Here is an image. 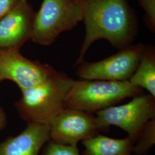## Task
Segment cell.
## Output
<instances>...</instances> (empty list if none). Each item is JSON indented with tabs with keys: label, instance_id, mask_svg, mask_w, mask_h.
Segmentation results:
<instances>
[{
	"label": "cell",
	"instance_id": "cell-18",
	"mask_svg": "<svg viewBox=\"0 0 155 155\" xmlns=\"http://www.w3.org/2000/svg\"><path fill=\"white\" fill-rule=\"evenodd\" d=\"M20 2H28V0H18Z\"/></svg>",
	"mask_w": 155,
	"mask_h": 155
},
{
	"label": "cell",
	"instance_id": "cell-6",
	"mask_svg": "<svg viewBox=\"0 0 155 155\" xmlns=\"http://www.w3.org/2000/svg\"><path fill=\"white\" fill-rule=\"evenodd\" d=\"M144 45H129L108 58L95 62L83 61L77 66L80 79L129 81L139 65Z\"/></svg>",
	"mask_w": 155,
	"mask_h": 155
},
{
	"label": "cell",
	"instance_id": "cell-10",
	"mask_svg": "<svg viewBox=\"0 0 155 155\" xmlns=\"http://www.w3.org/2000/svg\"><path fill=\"white\" fill-rule=\"evenodd\" d=\"M50 140L49 125L27 124L20 134L0 142V155H39Z\"/></svg>",
	"mask_w": 155,
	"mask_h": 155
},
{
	"label": "cell",
	"instance_id": "cell-11",
	"mask_svg": "<svg viewBox=\"0 0 155 155\" xmlns=\"http://www.w3.org/2000/svg\"><path fill=\"white\" fill-rule=\"evenodd\" d=\"M84 150L82 155H133L134 141L127 136L114 139L99 133L81 142Z\"/></svg>",
	"mask_w": 155,
	"mask_h": 155
},
{
	"label": "cell",
	"instance_id": "cell-8",
	"mask_svg": "<svg viewBox=\"0 0 155 155\" xmlns=\"http://www.w3.org/2000/svg\"><path fill=\"white\" fill-rule=\"evenodd\" d=\"M20 50L0 48V78L16 83L21 91L44 82L55 70L24 57Z\"/></svg>",
	"mask_w": 155,
	"mask_h": 155
},
{
	"label": "cell",
	"instance_id": "cell-9",
	"mask_svg": "<svg viewBox=\"0 0 155 155\" xmlns=\"http://www.w3.org/2000/svg\"><path fill=\"white\" fill-rule=\"evenodd\" d=\"M35 14L28 2L18 1L0 20V48L20 50L31 39Z\"/></svg>",
	"mask_w": 155,
	"mask_h": 155
},
{
	"label": "cell",
	"instance_id": "cell-2",
	"mask_svg": "<svg viewBox=\"0 0 155 155\" xmlns=\"http://www.w3.org/2000/svg\"><path fill=\"white\" fill-rule=\"evenodd\" d=\"M75 80L66 73L55 70L44 82L21 91L15 103L19 117L24 121L50 125L64 108L67 95Z\"/></svg>",
	"mask_w": 155,
	"mask_h": 155
},
{
	"label": "cell",
	"instance_id": "cell-15",
	"mask_svg": "<svg viewBox=\"0 0 155 155\" xmlns=\"http://www.w3.org/2000/svg\"><path fill=\"white\" fill-rule=\"evenodd\" d=\"M145 11V22L150 32H155V0H139Z\"/></svg>",
	"mask_w": 155,
	"mask_h": 155
},
{
	"label": "cell",
	"instance_id": "cell-5",
	"mask_svg": "<svg viewBox=\"0 0 155 155\" xmlns=\"http://www.w3.org/2000/svg\"><path fill=\"white\" fill-rule=\"evenodd\" d=\"M102 130L115 126L124 130L135 142L144 125L155 118V97L139 94L127 104L114 105L94 113Z\"/></svg>",
	"mask_w": 155,
	"mask_h": 155
},
{
	"label": "cell",
	"instance_id": "cell-14",
	"mask_svg": "<svg viewBox=\"0 0 155 155\" xmlns=\"http://www.w3.org/2000/svg\"><path fill=\"white\" fill-rule=\"evenodd\" d=\"M42 155H80L78 147L58 144L50 140L42 150Z\"/></svg>",
	"mask_w": 155,
	"mask_h": 155
},
{
	"label": "cell",
	"instance_id": "cell-17",
	"mask_svg": "<svg viewBox=\"0 0 155 155\" xmlns=\"http://www.w3.org/2000/svg\"><path fill=\"white\" fill-rule=\"evenodd\" d=\"M3 81L0 78V83ZM7 124V117L5 112L4 109L0 106V132L5 128Z\"/></svg>",
	"mask_w": 155,
	"mask_h": 155
},
{
	"label": "cell",
	"instance_id": "cell-13",
	"mask_svg": "<svg viewBox=\"0 0 155 155\" xmlns=\"http://www.w3.org/2000/svg\"><path fill=\"white\" fill-rule=\"evenodd\" d=\"M155 144V118L147 122L133 146V153L135 155H146Z\"/></svg>",
	"mask_w": 155,
	"mask_h": 155
},
{
	"label": "cell",
	"instance_id": "cell-1",
	"mask_svg": "<svg viewBox=\"0 0 155 155\" xmlns=\"http://www.w3.org/2000/svg\"><path fill=\"white\" fill-rule=\"evenodd\" d=\"M83 12L85 37L74 66L84 61L91 45L100 39L119 50L132 45L137 21L126 0H78Z\"/></svg>",
	"mask_w": 155,
	"mask_h": 155
},
{
	"label": "cell",
	"instance_id": "cell-3",
	"mask_svg": "<svg viewBox=\"0 0 155 155\" xmlns=\"http://www.w3.org/2000/svg\"><path fill=\"white\" fill-rule=\"evenodd\" d=\"M141 93V89L129 81L75 80L67 95L65 107L95 113Z\"/></svg>",
	"mask_w": 155,
	"mask_h": 155
},
{
	"label": "cell",
	"instance_id": "cell-4",
	"mask_svg": "<svg viewBox=\"0 0 155 155\" xmlns=\"http://www.w3.org/2000/svg\"><path fill=\"white\" fill-rule=\"evenodd\" d=\"M82 21V9L78 0H43L35 14L31 40L40 45H50L61 33Z\"/></svg>",
	"mask_w": 155,
	"mask_h": 155
},
{
	"label": "cell",
	"instance_id": "cell-16",
	"mask_svg": "<svg viewBox=\"0 0 155 155\" xmlns=\"http://www.w3.org/2000/svg\"><path fill=\"white\" fill-rule=\"evenodd\" d=\"M18 0H0V20L16 6Z\"/></svg>",
	"mask_w": 155,
	"mask_h": 155
},
{
	"label": "cell",
	"instance_id": "cell-7",
	"mask_svg": "<svg viewBox=\"0 0 155 155\" xmlns=\"http://www.w3.org/2000/svg\"><path fill=\"white\" fill-rule=\"evenodd\" d=\"M50 140L64 145L78 147L80 142L102 132L95 114L65 107L50 125Z\"/></svg>",
	"mask_w": 155,
	"mask_h": 155
},
{
	"label": "cell",
	"instance_id": "cell-12",
	"mask_svg": "<svg viewBox=\"0 0 155 155\" xmlns=\"http://www.w3.org/2000/svg\"><path fill=\"white\" fill-rule=\"evenodd\" d=\"M134 86L145 89L155 97V49L152 45H143L139 65L129 80Z\"/></svg>",
	"mask_w": 155,
	"mask_h": 155
}]
</instances>
